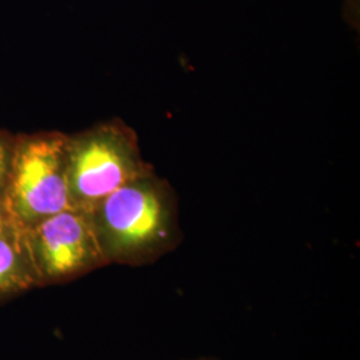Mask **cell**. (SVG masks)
I'll return each instance as SVG.
<instances>
[{
  "instance_id": "cell-1",
  "label": "cell",
  "mask_w": 360,
  "mask_h": 360,
  "mask_svg": "<svg viewBox=\"0 0 360 360\" xmlns=\"http://www.w3.org/2000/svg\"><path fill=\"white\" fill-rule=\"evenodd\" d=\"M91 218L107 262L151 264L181 240L176 193L155 171L108 195Z\"/></svg>"
},
{
  "instance_id": "cell-2",
  "label": "cell",
  "mask_w": 360,
  "mask_h": 360,
  "mask_svg": "<svg viewBox=\"0 0 360 360\" xmlns=\"http://www.w3.org/2000/svg\"><path fill=\"white\" fill-rule=\"evenodd\" d=\"M154 171L135 131L120 120L68 136L67 183L75 210L91 215L108 195Z\"/></svg>"
},
{
  "instance_id": "cell-3",
  "label": "cell",
  "mask_w": 360,
  "mask_h": 360,
  "mask_svg": "<svg viewBox=\"0 0 360 360\" xmlns=\"http://www.w3.org/2000/svg\"><path fill=\"white\" fill-rule=\"evenodd\" d=\"M68 136L59 132L15 143L3 205L11 224L26 232L43 219L72 208L67 183Z\"/></svg>"
},
{
  "instance_id": "cell-4",
  "label": "cell",
  "mask_w": 360,
  "mask_h": 360,
  "mask_svg": "<svg viewBox=\"0 0 360 360\" xmlns=\"http://www.w3.org/2000/svg\"><path fill=\"white\" fill-rule=\"evenodd\" d=\"M39 274L65 279L107 263L90 214L75 208L43 219L23 232Z\"/></svg>"
},
{
  "instance_id": "cell-5",
  "label": "cell",
  "mask_w": 360,
  "mask_h": 360,
  "mask_svg": "<svg viewBox=\"0 0 360 360\" xmlns=\"http://www.w3.org/2000/svg\"><path fill=\"white\" fill-rule=\"evenodd\" d=\"M27 257L31 259L22 232L13 226L0 235V292L28 282Z\"/></svg>"
},
{
  "instance_id": "cell-6",
  "label": "cell",
  "mask_w": 360,
  "mask_h": 360,
  "mask_svg": "<svg viewBox=\"0 0 360 360\" xmlns=\"http://www.w3.org/2000/svg\"><path fill=\"white\" fill-rule=\"evenodd\" d=\"M13 147L11 144L6 142L0 135V199L3 198L4 188L8 179V172L11 166V156H13Z\"/></svg>"
},
{
  "instance_id": "cell-7",
  "label": "cell",
  "mask_w": 360,
  "mask_h": 360,
  "mask_svg": "<svg viewBox=\"0 0 360 360\" xmlns=\"http://www.w3.org/2000/svg\"><path fill=\"white\" fill-rule=\"evenodd\" d=\"M11 227H13L11 220L6 211V207L3 205V200L0 199V235L4 233L7 230H10Z\"/></svg>"
},
{
  "instance_id": "cell-8",
  "label": "cell",
  "mask_w": 360,
  "mask_h": 360,
  "mask_svg": "<svg viewBox=\"0 0 360 360\" xmlns=\"http://www.w3.org/2000/svg\"><path fill=\"white\" fill-rule=\"evenodd\" d=\"M198 360H217V359H214V358H202V359H198Z\"/></svg>"
}]
</instances>
